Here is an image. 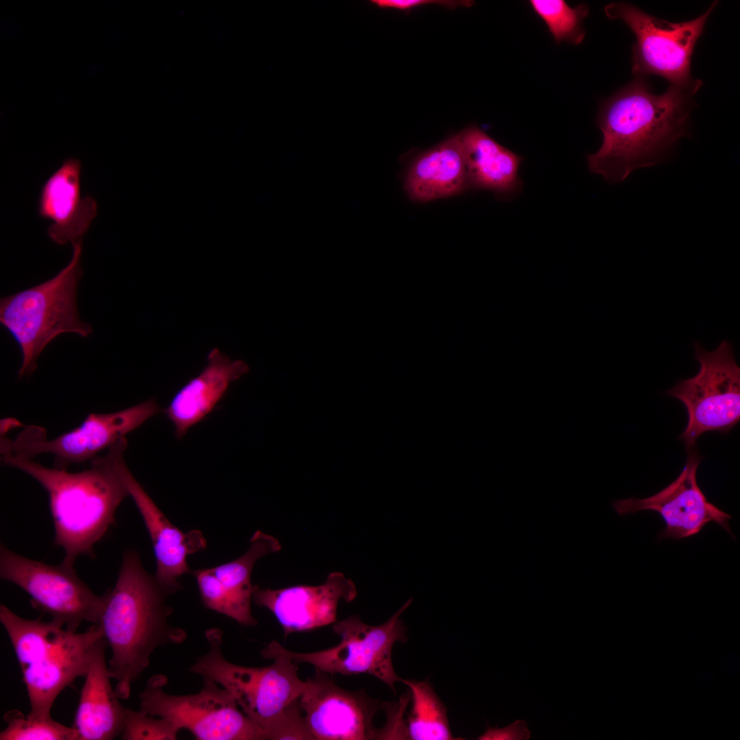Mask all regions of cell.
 <instances>
[{
    "mask_svg": "<svg viewBox=\"0 0 740 740\" xmlns=\"http://www.w3.org/2000/svg\"><path fill=\"white\" fill-rule=\"evenodd\" d=\"M701 86L669 84L656 95L644 77H636L606 99L597 116L603 141L597 151L587 156L590 171L615 183L636 169L662 161L687 134L693 97Z\"/></svg>",
    "mask_w": 740,
    "mask_h": 740,
    "instance_id": "cell-1",
    "label": "cell"
},
{
    "mask_svg": "<svg viewBox=\"0 0 740 740\" xmlns=\"http://www.w3.org/2000/svg\"><path fill=\"white\" fill-rule=\"evenodd\" d=\"M248 371L243 360H231L218 348L212 349L206 367L178 391L164 410L174 426L175 436L182 439L192 426L205 419L230 384Z\"/></svg>",
    "mask_w": 740,
    "mask_h": 740,
    "instance_id": "cell-19",
    "label": "cell"
},
{
    "mask_svg": "<svg viewBox=\"0 0 740 740\" xmlns=\"http://www.w3.org/2000/svg\"><path fill=\"white\" fill-rule=\"evenodd\" d=\"M159 411L156 401L149 399L114 412L90 413L79 426L52 440L47 439L42 427L27 426L14 440L1 436V452L28 459L51 454L53 467L66 469L71 464L92 460Z\"/></svg>",
    "mask_w": 740,
    "mask_h": 740,
    "instance_id": "cell-12",
    "label": "cell"
},
{
    "mask_svg": "<svg viewBox=\"0 0 740 740\" xmlns=\"http://www.w3.org/2000/svg\"><path fill=\"white\" fill-rule=\"evenodd\" d=\"M717 3L713 2L700 16L681 23L651 16L626 2L609 3L604 12L610 19L624 21L636 36L632 53V72L635 77L654 75L667 79L669 84L691 86L702 85L691 75V60Z\"/></svg>",
    "mask_w": 740,
    "mask_h": 740,
    "instance_id": "cell-9",
    "label": "cell"
},
{
    "mask_svg": "<svg viewBox=\"0 0 740 740\" xmlns=\"http://www.w3.org/2000/svg\"><path fill=\"white\" fill-rule=\"evenodd\" d=\"M465 158L469 188L486 189L504 196L518 194L523 182L519 168L523 158L496 142L476 126L459 132Z\"/></svg>",
    "mask_w": 740,
    "mask_h": 740,
    "instance_id": "cell-22",
    "label": "cell"
},
{
    "mask_svg": "<svg viewBox=\"0 0 740 740\" xmlns=\"http://www.w3.org/2000/svg\"><path fill=\"white\" fill-rule=\"evenodd\" d=\"M72 257L54 277L0 300V322L18 344L22 356L18 378L32 374L45 347L64 333L86 338L91 326L81 320L77 290L83 275L82 241L72 244Z\"/></svg>",
    "mask_w": 740,
    "mask_h": 740,
    "instance_id": "cell-5",
    "label": "cell"
},
{
    "mask_svg": "<svg viewBox=\"0 0 740 740\" xmlns=\"http://www.w3.org/2000/svg\"><path fill=\"white\" fill-rule=\"evenodd\" d=\"M23 426V424L15 418H5L1 420L0 432L1 436H5L10 430Z\"/></svg>",
    "mask_w": 740,
    "mask_h": 740,
    "instance_id": "cell-29",
    "label": "cell"
},
{
    "mask_svg": "<svg viewBox=\"0 0 740 740\" xmlns=\"http://www.w3.org/2000/svg\"><path fill=\"white\" fill-rule=\"evenodd\" d=\"M280 549L277 539L258 530L251 536L248 550L241 556L214 567L193 571L204 605L243 626H256L258 621L251 608L255 587L251 581L252 569L259 558Z\"/></svg>",
    "mask_w": 740,
    "mask_h": 740,
    "instance_id": "cell-16",
    "label": "cell"
},
{
    "mask_svg": "<svg viewBox=\"0 0 740 740\" xmlns=\"http://www.w3.org/2000/svg\"><path fill=\"white\" fill-rule=\"evenodd\" d=\"M701 459L693 449L681 473L670 484L646 498L614 501L613 508L621 516L641 510L659 513L665 523L658 535L661 539L679 540L695 535L712 521L733 536L728 524L731 517L711 504L698 484L696 473Z\"/></svg>",
    "mask_w": 740,
    "mask_h": 740,
    "instance_id": "cell-14",
    "label": "cell"
},
{
    "mask_svg": "<svg viewBox=\"0 0 740 740\" xmlns=\"http://www.w3.org/2000/svg\"><path fill=\"white\" fill-rule=\"evenodd\" d=\"M412 603L407 600L384 623L370 626L352 615L333 624L332 630L341 637L336 645L309 653H299L284 648L296 663H305L330 675H371L386 684L395 694V684L402 682L394 669L392 650L397 642L408 641L402 614Z\"/></svg>",
    "mask_w": 740,
    "mask_h": 740,
    "instance_id": "cell-11",
    "label": "cell"
},
{
    "mask_svg": "<svg viewBox=\"0 0 740 740\" xmlns=\"http://www.w3.org/2000/svg\"><path fill=\"white\" fill-rule=\"evenodd\" d=\"M534 12L544 21L555 42L579 45L585 36L582 21L589 14L586 3L574 8L563 0H531Z\"/></svg>",
    "mask_w": 740,
    "mask_h": 740,
    "instance_id": "cell-24",
    "label": "cell"
},
{
    "mask_svg": "<svg viewBox=\"0 0 740 740\" xmlns=\"http://www.w3.org/2000/svg\"><path fill=\"white\" fill-rule=\"evenodd\" d=\"M530 737V731L523 720H517L504 728H498L487 726L485 732L480 736V740H527Z\"/></svg>",
    "mask_w": 740,
    "mask_h": 740,
    "instance_id": "cell-28",
    "label": "cell"
},
{
    "mask_svg": "<svg viewBox=\"0 0 740 740\" xmlns=\"http://www.w3.org/2000/svg\"><path fill=\"white\" fill-rule=\"evenodd\" d=\"M330 674L316 670L308 678L299 706L314 740L376 739L373 718L382 703L364 690L338 686Z\"/></svg>",
    "mask_w": 740,
    "mask_h": 740,
    "instance_id": "cell-13",
    "label": "cell"
},
{
    "mask_svg": "<svg viewBox=\"0 0 740 740\" xmlns=\"http://www.w3.org/2000/svg\"><path fill=\"white\" fill-rule=\"evenodd\" d=\"M372 3L382 8H390L399 10H408L424 5H440L449 9H455L460 6L470 7L472 1L456 0H373Z\"/></svg>",
    "mask_w": 740,
    "mask_h": 740,
    "instance_id": "cell-27",
    "label": "cell"
},
{
    "mask_svg": "<svg viewBox=\"0 0 740 740\" xmlns=\"http://www.w3.org/2000/svg\"><path fill=\"white\" fill-rule=\"evenodd\" d=\"M180 730L169 719L156 718L140 708H125L120 737L123 740H175Z\"/></svg>",
    "mask_w": 740,
    "mask_h": 740,
    "instance_id": "cell-26",
    "label": "cell"
},
{
    "mask_svg": "<svg viewBox=\"0 0 740 740\" xmlns=\"http://www.w3.org/2000/svg\"><path fill=\"white\" fill-rule=\"evenodd\" d=\"M127 445L125 436L120 439L105 455L93 458L90 468L75 473L1 452L5 465L32 476L47 491L54 541L64 550V563L74 566L80 556L95 558L94 545L114 523L118 507L129 495L119 471Z\"/></svg>",
    "mask_w": 740,
    "mask_h": 740,
    "instance_id": "cell-2",
    "label": "cell"
},
{
    "mask_svg": "<svg viewBox=\"0 0 740 740\" xmlns=\"http://www.w3.org/2000/svg\"><path fill=\"white\" fill-rule=\"evenodd\" d=\"M3 718L7 726L0 740H79L77 730L51 717L33 719L18 709L7 711Z\"/></svg>",
    "mask_w": 740,
    "mask_h": 740,
    "instance_id": "cell-25",
    "label": "cell"
},
{
    "mask_svg": "<svg viewBox=\"0 0 740 740\" xmlns=\"http://www.w3.org/2000/svg\"><path fill=\"white\" fill-rule=\"evenodd\" d=\"M404 186L411 199L423 202L458 195L468 188L460 134L418 154L409 167Z\"/></svg>",
    "mask_w": 740,
    "mask_h": 740,
    "instance_id": "cell-21",
    "label": "cell"
},
{
    "mask_svg": "<svg viewBox=\"0 0 740 740\" xmlns=\"http://www.w3.org/2000/svg\"><path fill=\"white\" fill-rule=\"evenodd\" d=\"M0 621L10 640L27 692L33 719H48L58 695L86 675L94 648L104 637L99 624L84 632L68 630L51 619H24L4 604Z\"/></svg>",
    "mask_w": 740,
    "mask_h": 740,
    "instance_id": "cell-4",
    "label": "cell"
},
{
    "mask_svg": "<svg viewBox=\"0 0 740 740\" xmlns=\"http://www.w3.org/2000/svg\"><path fill=\"white\" fill-rule=\"evenodd\" d=\"M202 689L196 693H167L168 678L150 677L139 695L140 708L171 720L198 740H264L262 730L242 711L234 696L212 678L202 676Z\"/></svg>",
    "mask_w": 740,
    "mask_h": 740,
    "instance_id": "cell-7",
    "label": "cell"
},
{
    "mask_svg": "<svg viewBox=\"0 0 740 740\" xmlns=\"http://www.w3.org/2000/svg\"><path fill=\"white\" fill-rule=\"evenodd\" d=\"M694 357L700 370L693 378L680 380L667 391L685 406L688 422L680 439L687 451L703 433H728L740 419V369L732 345L723 341L712 351L694 343Z\"/></svg>",
    "mask_w": 740,
    "mask_h": 740,
    "instance_id": "cell-8",
    "label": "cell"
},
{
    "mask_svg": "<svg viewBox=\"0 0 740 740\" xmlns=\"http://www.w3.org/2000/svg\"><path fill=\"white\" fill-rule=\"evenodd\" d=\"M82 162L75 158L64 160L43 184L38 199V215L51 223L49 238L64 245L82 241L97 215V204L81 193Z\"/></svg>",
    "mask_w": 740,
    "mask_h": 740,
    "instance_id": "cell-18",
    "label": "cell"
},
{
    "mask_svg": "<svg viewBox=\"0 0 740 740\" xmlns=\"http://www.w3.org/2000/svg\"><path fill=\"white\" fill-rule=\"evenodd\" d=\"M356 595L353 581L335 571L317 586L301 584L279 589L255 586L253 600L273 614L286 637L335 623L339 602H350Z\"/></svg>",
    "mask_w": 740,
    "mask_h": 740,
    "instance_id": "cell-15",
    "label": "cell"
},
{
    "mask_svg": "<svg viewBox=\"0 0 740 740\" xmlns=\"http://www.w3.org/2000/svg\"><path fill=\"white\" fill-rule=\"evenodd\" d=\"M0 578L25 591L35 609L47 613L69 631L76 632L84 621L99 622L106 592L95 594L73 565L32 560L1 544Z\"/></svg>",
    "mask_w": 740,
    "mask_h": 740,
    "instance_id": "cell-10",
    "label": "cell"
},
{
    "mask_svg": "<svg viewBox=\"0 0 740 740\" xmlns=\"http://www.w3.org/2000/svg\"><path fill=\"white\" fill-rule=\"evenodd\" d=\"M205 636L208 651L191 665L190 672L209 677L227 689L267 739L284 710L298 700L306 689V681L297 674V663L284 647L273 640L260 650L261 656L273 663L264 667L236 665L223 654V632L219 628L207 630Z\"/></svg>",
    "mask_w": 740,
    "mask_h": 740,
    "instance_id": "cell-6",
    "label": "cell"
},
{
    "mask_svg": "<svg viewBox=\"0 0 740 740\" xmlns=\"http://www.w3.org/2000/svg\"><path fill=\"white\" fill-rule=\"evenodd\" d=\"M107 646L104 637L97 641L84 677L73 726L79 740H111L122 732L125 707L111 685Z\"/></svg>",
    "mask_w": 740,
    "mask_h": 740,
    "instance_id": "cell-20",
    "label": "cell"
},
{
    "mask_svg": "<svg viewBox=\"0 0 740 740\" xmlns=\"http://www.w3.org/2000/svg\"><path fill=\"white\" fill-rule=\"evenodd\" d=\"M119 471L150 536L156 561L154 578L169 595L178 591L179 579L190 569L187 557L205 550L206 541L197 530L186 533L173 526L136 480L123 459Z\"/></svg>",
    "mask_w": 740,
    "mask_h": 740,
    "instance_id": "cell-17",
    "label": "cell"
},
{
    "mask_svg": "<svg viewBox=\"0 0 740 740\" xmlns=\"http://www.w3.org/2000/svg\"><path fill=\"white\" fill-rule=\"evenodd\" d=\"M410 690L411 709L405 726L406 739H457L450 729L447 708L428 681L402 679Z\"/></svg>",
    "mask_w": 740,
    "mask_h": 740,
    "instance_id": "cell-23",
    "label": "cell"
},
{
    "mask_svg": "<svg viewBox=\"0 0 740 740\" xmlns=\"http://www.w3.org/2000/svg\"><path fill=\"white\" fill-rule=\"evenodd\" d=\"M167 595L145 569L138 554L126 550L116 582L106 591L98 624L111 650L108 671L120 699L130 697L133 682L157 648L180 644L187 637L184 630L168 621L172 608L166 605Z\"/></svg>",
    "mask_w": 740,
    "mask_h": 740,
    "instance_id": "cell-3",
    "label": "cell"
}]
</instances>
